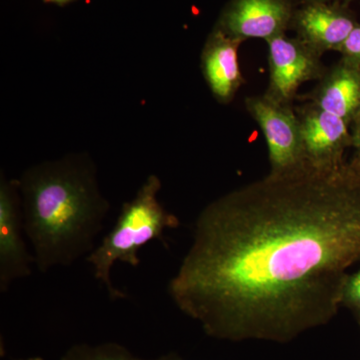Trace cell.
I'll list each match as a JSON object with an SVG mask.
<instances>
[{
	"mask_svg": "<svg viewBox=\"0 0 360 360\" xmlns=\"http://www.w3.org/2000/svg\"><path fill=\"white\" fill-rule=\"evenodd\" d=\"M360 262V167L267 174L205 206L168 293L205 335L286 343L338 312Z\"/></svg>",
	"mask_w": 360,
	"mask_h": 360,
	"instance_id": "cell-1",
	"label": "cell"
},
{
	"mask_svg": "<svg viewBox=\"0 0 360 360\" xmlns=\"http://www.w3.org/2000/svg\"><path fill=\"white\" fill-rule=\"evenodd\" d=\"M26 238L41 274L70 267L96 248L110 210L86 155L28 168L20 179Z\"/></svg>",
	"mask_w": 360,
	"mask_h": 360,
	"instance_id": "cell-2",
	"label": "cell"
},
{
	"mask_svg": "<svg viewBox=\"0 0 360 360\" xmlns=\"http://www.w3.org/2000/svg\"><path fill=\"white\" fill-rule=\"evenodd\" d=\"M160 189V177L149 175L134 198L123 203L112 229L85 257V262L94 269V278L105 288L112 302L127 297L111 279L115 262L136 269L141 264L139 251L142 246L153 240L165 243V231L179 227L176 215L167 212L158 200Z\"/></svg>",
	"mask_w": 360,
	"mask_h": 360,
	"instance_id": "cell-3",
	"label": "cell"
},
{
	"mask_svg": "<svg viewBox=\"0 0 360 360\" xmlns=\"http://www.w3.org/2000/svg\"><path fill=\"white\" fill-rule=\"evenodd\" d=\"M245 108L262 129L266 141L269 174H291L309 167L303 151L300 120L290 104L262 96H248Z\"/></svg>",
	"mask_w": 360,
	"mask_h": 360,
	"instance_id": "cell-4",
	"label": "cell"
},
{
	"mask_svg": "<svg viewBox=\"0 0 360 360\" xmlns=\"http://www.w3.org/2000/svg\"><path fill=\"white\" fill-rule=\"evenodd\" d=\"M269 85L264 96L281 104H290L305 82L319 79L326 73L321 54L298 37L278 35L267 40Z\"/></svg>",
	"mask_w": 360,
	"mask_h": 360,
	"instance_id": "cell-5",
	"label": "cell"
},
{
	"mask_svg": "<svg viewBox=\"0 0 360 360\" xmlns=\"http://www.w3.org/2000/svg\"><path fill=\"white\" fill-rule=\"evenodd\" d=\"M305 160L316 170H333L345 162V155L352 148V127L342 118L304 101L295 108Z\"/></svg>",
	"mask_w": 360,
	"mask_h": 360,
	"instance_id": "cell-6",
	"label": "cell"
},
{
	"mask_svg": "<svg viewBox=\"0 0 360 360\" xmlns=\"http://www.w3.org/2000/svg\"><path fill=\"white\" fill-rule=\"evenodd\" d=\"M22 206L18 179L0 180V292L18 279L32 276L33 253L26 245Z\"/></svg>",
	"mask_w": 360,
	"mask_h": 360,
	"instance_id": "cell-7",
	"label": "cell"
},
{
	"mask_svg": "<svg viewBox=\"0 0 360 360\" xmlns=\"http://www.w3.org/2000/svg\"><path fill=\"white\" fill-rule=\"evenodd\" d=\"M295 9V0H231L215 28L243 41L266 42L290 30Z\"/></svg>",
	"mask_w": 360,
	"mask_h": 360,
	"instance_id": "cell-8",
	"label": "cell"
},
{
	"mask_svg": "<svg viewBox=\"0 0 360 360\" xmlns=\"http://www.w3.org/2000/svg\"><path fill=\"white\" fill-rule=\"evenodd\" d=\"M357 23L340 0H309L293 11L290 28L296 37L323 56L338 51Z\"/></svg>",
	"mask_w": 360,
	"mask_h": 360,
	"instance_id": "cell-9",
	"label": "cell"
},
{
	"mask_svg": "<svg viewBox=\"0 0 360 360\" xmlns=\"http://www.w3.org/2000/svg\"><path fill=\"white\" fill-rule=\"evenodd\" d=\"M243 42L214 28L203 47L201 70L213 97L219 103H231L245 84L238 58L239 47Z\"/></svg>",
	"mask_w": 360,
	"mask_h": 360,
	"instance_id": "cell-10",
	"label": "cell"
},
{
	"mask_svg": "<svg viewBox=\"0 0 360 360\" xmlns=\"http://www.w3.org/2000/svg\"><path fill=\"white\" fill-rule=\"evenodd\" d=\"M302 99L342 118L352 127L360 110V66L340 58Z\"/></svg>",
	"mask_w": 360,
	"mask_h": 360,
	"instance_id": "cell-11",
	"label": "cell"
},
{
	"mask_svg": "<svg viewBox=\"0 0 360 360\" xmlns=\"http://www.w3.org/2000/svg\"><path fill=\"white\" fill-rule=\"evenodd\" d=\"M60 360H186L179 352H169L153 359L136 356L117 342H103L98 345L77 343L71 345Z\"/></svg>",
	"mask_w": 360,
	"mask_h": 360,
	"instance_id": "cell-12",
	"label": "cell"
},
{
	"mask_svg": "<svg viewBox=\"0 0 360 360\" xmlns=\"http://www.w3.org/2000/svg\"><path fill=\"white\" fill-rule=\"evenodd\" d=\"M341 305L352 309L355 314H360V269L348 274L343 286Z\"/></svg>",
	"mask_w": 360,
	"mask_h": 360,
	"instance_id": "cell-13",
	"label": "cell"
},
{
	"mask_svg": "<svg viewBox=\"0 0 360 360\" xmlns=\"http://www.w3.org/2000/svg\"><path fill=\"white\" fill-rule=\"evenodd\" d=\"M336 52H340L341 58L360 66V23H357Z\"/></svg>",
	"mask_w": 360,
	"mask_h": 360,
	"instance_id": "cell-14",
	"label": "cell"
},
{
	"mask_svg": "<svg viewBox=\"0 0 360 360\" xmlns=\"http://www.w3.org/2000/svg\"><path fill=\"white\" fill-rule=\"evenodd\" d=\"M352 148H354V156L352 160H354L356 165L360 167V125L352 127Z\"/></svg>",
	"mask_w": 360,
	"mask_h": 360,
	"instance_id": "cell-15",
	"label": "cell"
},
{
	"mask_svg": "<svg viewBox=\"0 0 360 360\" xmlns=\"http://www.w3.org/2000/svg\"><path fill=\"white\" fill-rule=\"evenodd\" d=\"M46 2H52V4H60V6H65L68 2L72 1V0H44Z\"/></svg>",
	"mask_w": 360,
	"mask_h": 360,
	"instance_id": "cell-16",
	"label": "cell"
},
{
	"mask_svg": "<svg viewBox=\"0 0 360 360\" xmlns=\"http://www.w3.org/2000/svg\"><path fill=\"white\" fill-rule=\"evenodd\" d=\"M357 125H360V110H359V115H357V117L355 118L354 124L352 125V127H357Z\"/></svg>",
	"mask_w": 360,
	"mask_h": 360,
	"instance_id": "cell-17",
	"label": "cell"
},
{
	"mask_svg": "<svg viewBox=\"0 0 360 360\" xmlns=\"http://www.w3.org/2000/svg\"><path fill=\"white\" fill-rule=\"evenodd\" d=\"M14 360H44L42 357L39 356H32L28 357V359H14Z\"/></svg>",
	"mask_w": 360,
	"mask_h": 360,
	"instance_id": "cell-18",
	"label": "cell"
},
{
	"mask_svg": "<svg viewBox=\"0 0 360 360\" xmlns=\"http://www.w3.org/2000/svg\"><path fill=\"white\" fill-rule=\"evenodd\" d=\"M357 315V319H359V324H360V314H356Z\"/></svg>",
	"mask_w": 360,
	"mask_h": 360,
	"instance_id": "cell-19",
	"label": "cell"
},
{
	"mask_svg": "<svg viewBox=\"0 0 360 360\" xmlns=\"http://www.w3.org/2000/svg\"><path fill=\"white\" fill-rule=\"evenodd\" d=\"M304 1H309V0H300V4H302V2H304Z\"/></svg>",
	"mask_w": 360,
	"mask_h": 360,
	"instance_id": "cell-20",
	"label": "cell"
}]
</instances>
